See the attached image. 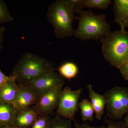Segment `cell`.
I'll return each instance as SVG.
<instances>
[{"instance_id": "cell-1", "label": "cell", "mask_w": 128, "mask_h": 128, "mask_svg": "<svg viewBox=\"0 0 128 128\" xmlns=\"http://www.w3.org/2000/svg\"><path fill=\"white\" fill-rule=\"evenodd\" d=\"M54 71V68L50 61L35 54L27 52L21 56L10 76L18 84L23 85Z\"/></svg>"}, {"instance_id": "cell-2", "label": "cell", "mask_w": 128, "mask_h": 128, "mask_svg": "<svg viewBox=\"0 0 128 128\" xmlns=\"http://www.w3.org/2000/svg\"><path fill=\"white\" fill-rule=\"evenodd\" d=\"M80 16H76L78 27L74 36L83 41L101 40L110 32V26L104 14L96 15L90 10H82Z\"/></svg>"}, {"instance_id": "cell-3", "label": "cell", "mask_w": 128, "mask_h": 128, "mask_svg": "<svg viewBox=\"0 0 128 128\" xmlns=\"http://www.w3.org/2000/svg\"><path fill=\"white\" fill-rule=\"evenodd\" d=\"M100 41L104 58L112 66L119 69L128 58V31H110Z\"/></svg>"}, {"instance_id": "cell-4", "label": "cell", "mask_w": 128, "mask_h": 128, "mask_svg": "<svg viewBox=\"0 0 128 128\" xmlns=\"http://www.w3.org/2000/svg\"><path fill=\"white\" fill-rule=\"evenodd\" d=\"M74 15L63 0H57L50 4L47 12V18L52 25L57 38L64 39L74 35L73 22L76 20Z\"/></svg>"}, {"instance_id": "cell-5", "label": "cell", "mask_w": 128, "mask_h": 128, "mask_svg": "<svg viewBox=\"0 0 128 128\" xmlns=\"http://www.w3.org/2000/svg\"><path fill=\"white\" fill-rule=\"evenodd\" d=\"M106 104V115L108 118L118 119L128 112V90L120 87L108 90L104 95Z\"/></svg>"}, {"instance_id": "cell-6", "label": "cell", "mask_w": 128, "mask_h": 128, "mask_svg": "<svg viewBox=\"0 0 128 128\" xmlns=\"http://www.w3.org/2000/svg\"><path fill=\"white\" fill-rule=\"evenodd\" d=\"M82 91L81 88L72 90L68 86L63 89L57 108V116L73 120L77 124L74 116L79 108V99Z\"/></svg>"}, {"instance_id": "cell-7", "label": "cell", "mask_w": 128, "mask_h": 128, "mask_svg": "<svg viewBox=\"0 0 128 128\" xmlns=\"http://www.w3.org/2000/svg\"><path fill=\"white\" fill-rule=\"evenodd\" d=\"M64 84L62 76L54 71L45 73L32 81L20 85L28 88L34 94L40 96L53 88Z\"/></svg>"}, {"instance_id": "cell-8", "label": "cell", "mask_w": 128, "mask_h": 128, "mask_svg": "<svg viewBox=\"0 0 128 128\" xmlns=\"http://www.w3.org/2000/svg\"><path fill=\"white\" fill-rule=\"evenodd\" d=\"M64 85L54 88L40 96L34 105L40 116H48L57 108Z\"/></svg>"}, {"instance_id": "cell-9", "label": "cell", "mask_w": 128, "mask_h": 128, "mask_svg": "<svg viewBox=\"0 0 128 128\" xmlns=\"http://www.w3.org/2000/svg\"><path fill=\"white\" fill-rule=\"evenodd\" d=\"M18 85V92L13 104L19 113L35 105L40 96L34 94L28 88Z\"/></svg>"}, {"instance_id": "cell-10", "label": "cell", "mask_w": 128, "mask_h": 128, "mask_svg": "<svg viewBox=\"0 0 128 128\" xmlns=\"http://www.w3.org/2000/svg\"><path fill=\"white\" fill-rule=\"evenodd\" d=\"M39 116L35 106L34 105L23 112L18 113L13 126L16 128H30Z\"/></svg>"}, {"instance_id": "cell-11", "label": "cell", "mask_w": 128, "mask_h": 128, "mask_svg": "<svg viewBox=\"0 0 128 128\" xmlns=\"http://www.w3.org/2000/svg\"><path fill=\"white\" fill-rule=\"evenodd\" d=\"M114 21L119 25L120 30L128 28V0L114 1Z\"/></svg>"}, {"instance_id": "cell-12", "label": "cell", "mask_w": 128, "mask_h": 128, "mask_svg": "<svg viewBox=\"0 0 128 128\" xmlns=\"http://www.w3.org/2000/svg\"><path fill=\"white\" fill-rule=\"evenodd\" d=\"M0 88V102L13 104L18 92L19 86L11 76Z\"/></svg>"}, {"instance_id": "cell-13", "label": "cell", "mask_w": 128, "mask_h": 128, "mask_svg": "<svg viewBox=\"0 0 128 128\" xmlns=\"http://www.w3.org/2000/svg\"><path fill=\"white\" fill-rule=\"evenodd\" d=\"M87 90L89 98L93 107L96 118L98 120H100L104 113L106 101L104 96L96 92L93 89L92 85H88Z\"/></svg>"}, {"instance_id": "cell-14", "label": "cell", "mask_w": 128, "mask_h": 128, "mask_svg": "<svg viewBox=\"0 0 128 128\" xmlns=\"http://www.w3.org/2000/svg\"><path fill=\"white\" fill-rule=\"evenodd\" d=\"M18 113L12 104L0 102V127L13 126Z\"/></svg>"}, {"instance_id": "cell-15", "label": "cell", "mask_w": 128, "mask_h": 128, "mask_svg": "<svg viewBox=\"0 0 128 128\" xmlns=\"http://www.w3.org/2000/svg\"><path fill=\"white\" fill-rule=\"evenodd\" d=\"M58 70L61 76L71 80L77 76L79 70L78 66L74 63L67 62L62 64Z\"/></svg>"}, {"instance_id": "cell-16", "label": "cell", "mask_w": 128, "mask_h": 128, "mask_svg": "<svg viewBox=\"0 0 128 128\" xmlns=\"http://www.w3.org/2000/svg\"><path fill=\"white\" fill-rule=\"evenodd\" d=\"M81 111L82 119L84 121H92L94 119V111L90 101L84 99L78 105Z\"/></svg>"}, {"instance_id": "cell-17", "label": "cell", "mask_w": 128, "mask_h": 128, "mask_svg": "<svg viewBox=\"0 0 128 128\" xmlns=\"http://www.w3.org/2000/svg\"><path fill=\"white\" fill-rule=\"evenodd\" d=\"M84 8L107 9L112 3L110 0H82Z\"/></svg>"}, {"instance_id": "cell-18", "label": "cell", "mask_w": 128, "mask_h": 128, "mask_svg": "<svg viewBox=\"0 0 128 128\" xmlns=\"http://www.w3.org/2000/svg\"><path fill=\"white\" fill-rule=\"evenodd\" d=\"M47 128H73L71 120L57 116L50 118Z\"/></svg>"}, {"instance_id": "cell-19", "label": "cell", "mask_w": 128, "mask_h": 128, "mask_svg": "<svg viewBox=\"0 0 128 128\" xmlns=\"http://www.w3.org/2000/svg\"><path fill=\"white\" fill-rule=\"evenodd\" d=\"M14 18L9 12L6 4L2 0H0V24L12 22Z\"/></svg>"}, {"instance_id": "cell-20", "label": "cell", "mask_w": 128, "mask_h": 128, "mask_svg": "<svg viewBox=\"0 0 128 128\" xmlns=\"http://www.w3.org/2000/svg\"><path fill=\"white\" fill-rule=\"evenodd\" d=\"M74 14H78L84 8L82 0H63Z\"/></svg>"}, {"instance_id": "cell-21", "label": "cell", "mask_w": 128, "mask_h": 128, "mask_svg": "<svg viewBox=\"0 0 128 128\" xmlns=\"http://www.w3.org/2000/svg\"><path fill=\"white\" fill-rule=\"evenodd\" d=\"M50 119L48 116H39L30 128H47Z\"/></svg>"}, {"instance_id": "cell-22", "label": "cell", "mask_w": 128, "mask_h": 128, "mask_svg": "<svg viewBox=\"0 0 128 128\" xmlns=\"http://www.w3.org/2000/svg\"><path fill=\"white\" fill-rule=\"evenodd\" d=\"M119 69L121 76L124 79L128 80V58Z\"/></svg>"}, {"instance_id": "cell-23", "label": "cell", "mask_w": 128, "mask_h": 128, "mask_svg": "<svg viewBox=\"0 0 128 128\" xmlns=\"http://www.w3.org/2000/svg\"><path fill=\"white\" fill-rule=\"evenodd\" d=\"M104 121L106 124V126H105L106 128H122L120 126L119 124L114 122L112 120L105 118Z\"/></svg>"}, {"instance_id": "cell-24", "label": "cell", "mask_w": 128, "mask_h": 128, "mask_svg": "<svg viewBox=\"0 0 128 128\" xmlns=\"http://www.w3.org/2000/svg\"><path fill=\"white\" fill-rule=\"evenodd\" d=\"M10 78V76H7L2 73L0 69V88L6 84Z\"/></svg>"}, {"instance_id": "cell-25", "label": "cell", "mask_w": 128, "mask_h": 128, "mask_svg": "<svg viewBox=\"0 0 128 128\" xmlns=\"http://www.w3.org/2000/svg\"><path fill=\"white\" fill-rule=\"evenodd\" d=\"M5 32V28L3 26H0V52L3 48L2 43L3 42V37Z\"/></svg>"}, {"instance_id": "cell-26", "label": "cell", "mask_w": 128, "mask_h": 128, "mask_svg": "<svg viewBox=\"0 0 128 128\" xmlns=\"http://www.w3.org/2000/svg\"><path fill=\"white\" fill-rule=\"evenodd\" d=\"M76 128H106L105 126L103 125L101 126H98V127H95L90 126L89 124H79L77 123L76 124Z\"/></svg>"}, {"instance_id": "cell-27", "label": "cell", "mask_w": 128, "mask_h": 128, "mask_svg": "<svg viewBox=\"0 0 128 128\" xmlns=\"http://www.w3.org/2000/svg\"><path fill=\"white\" fill-rule=\"evenodd\" d=\"M0 128H16L14 126H6V127H0Z\"/></svg>"}, {"instance_id": "cell-28", "label": "cell", "mask_w": 128, "mask_h": 128, "mask_svg": "<svg viewBox=\"0 0 128 128\" xmlns=\"http://www.w3.org/2000/svg\"><path fill=\"white\" fill-rule=\"evenodd\" d=\"M125 122H126V125H127L128 127V115L126 117L125 119Z\"/></svg>"}]
</instances>
